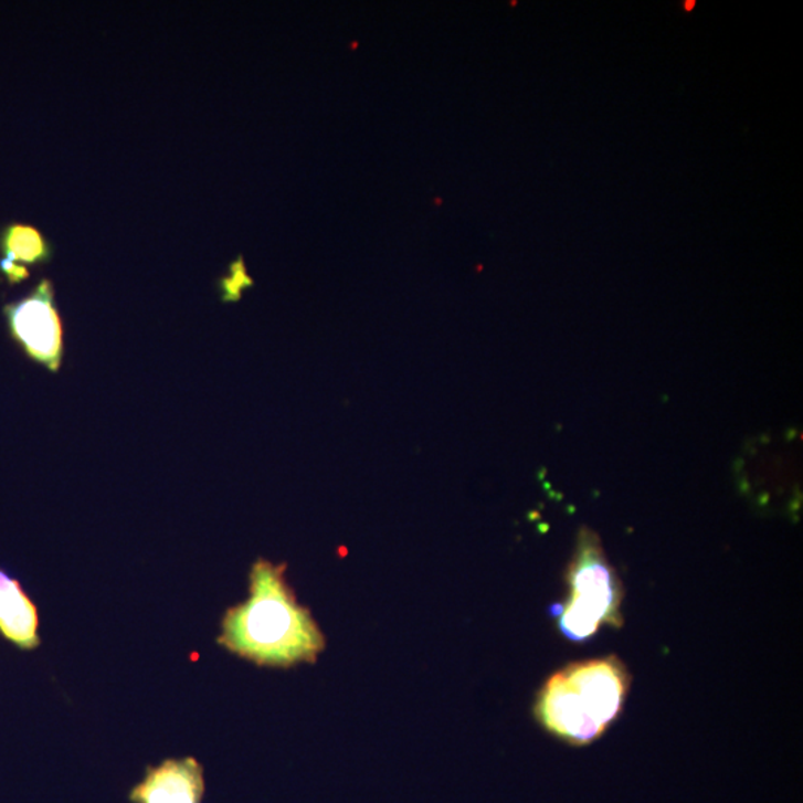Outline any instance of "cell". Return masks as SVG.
I'll use <instances>...</instances> for the list:
<instances>
[{
    "mask_svg": "<svg viewBox=\"0 0 803 803\" xmlns=\"http://www.w3.org/2000/svg\"><path fill=\"white\" fill-rule=\"evenodd\" d=\"M285 564L257 560L249 574V599L226 610L218 643L260 667L315 664L325 637L310 610L296 601Z\"/></svg>",
    "mask_w": 803,
    "mask_h": 803,
    "instance_id": "1",
    "label": "cell"
},
{
    "mask_svg": "<svg viewBox=\"0 0 803 803\" xmlns=\"http://www.w3.org/2000/svg\"><path fill=\"white\" fill-rule=\"evenodd\" d=\"M630 687L628 668L616 655L566 665L540 689L536 719L571 746L591 744L620 717Z\"/></svg>",
    "mask_w": 803,
    "mask_h": 803,
    "instance_id": "2",
    "label": "cell"
},
{
    "mask_svg": "<svg viewBox=\"0 0 803 803\" xmlns=\"http://www.w3.org/2000/svg\"><path fill=\"white\" fill-rule=\"evenodd\" d=\"M567 583L569 595L552 607L558 630L567 640L587 642L603 625L621 628L624 592L594 532L585 530L579 536Z\"/></svg>",
    "mask_w": 803,
    "mask_h": 803,
    "instance_id": "3",
    "label": "cell"
},
{
    "mask_svg": "<svg viewBox=\"0 0 803 803\" xmlns=\"http://www.w3.org/2000/svg\"><path fill=\"white\" fill-rule=\"evenodd\" d=\"M8 330L33 362L57 372L63 360V325L53 285L41 281L32 294L3 307Z\"/></svg>",
    "mask_w": 803,
    "mask_h": 803,
    "instance_id": "4",
    "label": "cell"
},
{
    "mask_svg": "<svg viewBox=\"0 0 803 803\" xmlns=\"http://www.w3.org/2000/svg\"><path fill=\"white\" fill-rule=\"evenodd\" d=\"M204 768L194 758L166 759L148 767L128 793L131 803H203Z\"/></svg>",
    "mask_w": 803,
    "mask_h": 803,
    "instance_id": "5",
    "label": "cell"
},
{
    "mask_svg": "<svg viewBox=\"0 0 803 803\" xmlns=\"http://www.w3.org/2000/svg\"><path fill=\"white\" fill-rule=\"evenodd\" d=\"M0 635L20 651L41 646L40 612L19 579L0 567Z\"/></svg>",
    "mask_w": 803,
    "mask_h": 803,
    "instance_id": "6",
    "label": "cell"
},
{
    "mask_svg": "<svg viewBox=\"0 0 803 803\" xmlns=\"http://www.w3.org/2000/svg\"><path fill=\"white\" fill-rule=\"evenodd\" d=\"M0 252L3 260L15 264H41L50 260L51 249L44 235L32 226L12 223L0 234Z\"/></svg>",
    "mask_w": 803,
    "mask_h": 803,
    "instance_id": "7",
    "label": "cell"
},
{
    "mask_svg": "<svg viewBox=\"0 0 803 803\" xmlns=\"http://www.w3.org/2000/svg\"><path fill=\"white\" fill-rule=\"evenodd\" d=\"M0 272L6 274L7 281L10 282L11 285L23 282L29 277V272L25 266L15 264V262L8 260L0 261Z\"/></svg>",
    "mask_w": 803,
    "mask_h": 803,
    "instance_id": "8",
    "label": "cell"
}]
</instances>
